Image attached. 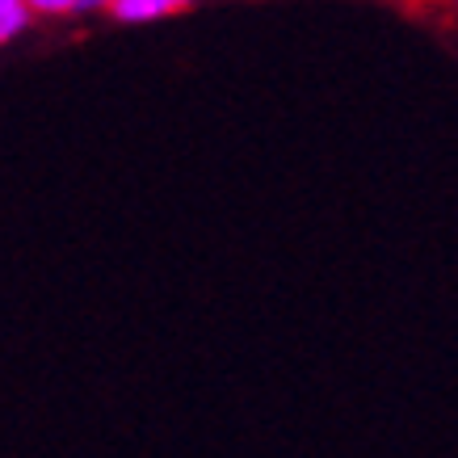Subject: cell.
I'll use <instances>...</instances> for the list:
<instances>
[{
  "label": "cell",
  "mask_w": 458,
  "mask_h": 458,
  "mask_svg": "<svg viewBox=\"0 0 458 458\" xmlns=\"http://www.w3.org/2000/svg\"><path fill=\"white\" fill-rule=\"evenodd\" d=\"M198 0H98V13L114 17L118 26H152L165 17L185 13Z\"/></svg>",
  "instance_id": "cell-1"
},
{
  "label": "cell",
  "mask_w": 458,
  "mask_h": 458,
  "mask_svg": "<svg viewBox=\"0 0 458 458\" xmlns=\"http://www.w3.org/2000/svg\"><path fill=\"white\" fill-rule=\"evenodd\" d=\"M34 21H72V17L98 13V0H26Z\"/></svg>",
  "instance_id": "cell-2"
},
{
  "label": "cell",
  "mask_w": 458,
  "mask_h": 458,
  "mask_svg": "<svg viewBox=\"0 0 458 458\" xmlns=\"http://www.w3.org/2000/svg\"><path fill=\"white\" fill-rule=\"evenodd\" d=\"M30 26H34V17H30L26 0H0V47L17 42Z\"/></svg>",
  "instance_id": "cell-3"
},
{
  "label": "cell",
  "mask_w": 458,
  "mask_h": 458,
  "mask_svg": "<svg viewBox=\"0 0 458 458\" xmlns=\"http://www.w3.org/2000/svg\"><path fill=\"white\" fill-rule=\"evenodd\" d=\"M454 4H458V0H454Z\"/></svg>",
  "instance_id": "cell-4"
}]
</instances>
